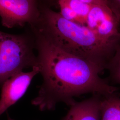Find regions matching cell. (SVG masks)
I'll return each mask as SVG.
<instances>
[{
    "instance_id": "cell-3",
    "label": "cell",
    "mask_w": 120,
    "mask_h": 120,
    "mask_svg": "<svg viewBox=\"0 0 120 120\" xmlns=\"http://www.w3.org/2000/svg\"><path fill=\"white\" fill-rule=\"evenodd\" d=\"M37 65V57L28 39L0 31V85L24 69Z\"/></svg>"
},
{
    "instance_id": "cell-4",
    "label": "cell",
    "mask_w": 120,
    "mask_h": 120,
    "mask_svg": "<svg viewBox=\"0 0 120 120\" xmlns=\"http://www.w3.org/2000/svg\"><path fill=\"white\" fill-rule=\"evenodd\" d=\"M86 26L104 40L120 41L119 22L108 5H92Z\"/></svg>"
},
{
    "instance_id": "cell-7",
    "label": "cell",
    "mask_w": 120,
    "mask_h": 120,
    "mask_svg": "<svg viewBox=\"0 0 120 120\" xmlns=\"http://www.w3.org/2000/svg\"><path fill=\"white\" fill-rule=\"evenodd\" d=\"M102 96H93L70 106L67 113L62 120H100L101 103Z\"/></svg>"
},
{
    "instance_id": "cell-14",
    "label": "cell",
    "mask_w": 120,
    "mask_h": 120,
    "mask_svg": "<svg viewBox=\"0 0 120 120\" xmlns=\"http://www.w3.org/2000/svg\"><path fill=\"white\" fill-rule=\"evenodd\" d=\"M8 120H13L12 118H11L9 115H8Z\"/></svg>"
},
{
    "instance_id": "cell-8",
    "label": "cell",
    "mask_w": 120,
    "mask_h": 120,
    "mask_svg": "<svg viewBox=\"0 0 120 120\" xmlns=\"http://www.w3.org/2000/svg\"><path fill=\"white\" fill-rule=\"evenodd\" d=\"M100 120H120V98L117 94L102 97Z\"/></svg>"
},
{
    "instance_id": "cell-2",
    "label": "cell",
    "mask_w": 120,
    "mask_h": 120,
    "mask_svg": "<svg viewBox=\"0 0 120 120\" xmlns=\"http://www.w3.org/2000/svg\"><path fill=\"white\" fill-rule=\"evenodd\" d=\"M37 33L64 51L94 63L103 71L120 42L104 40L87 26L70 22L50 10L44 13L43 26Z\"/></svg>"
},
{
    "instance_id": "cell-1",
    "label": "cell",
    "mask_w": 120,
    "mask_h": 120,
    "mask_svg": "<svg viewBox=\"0 0 120 120\" xmlns=\"http://www.w3.org/2000/svg\"><path fill=\"white\" fill-rule=\"evenodd\" d=\"M38 66L43 78L32 104L41 111L55 109L63 102L71 106L74 98L86 94L106 97L117 94L119 88L100 77L103 71L87 60L57 47L37 33Z\"/></svg>"
},
{
    "instance_id": "cell-13",
    "label": "cell",
    "mask_w": 120,
    "mask_h": 120,
    "mask_svg": "<svg viewBox=\"0 0 120 120\" xmlns=\"http://www.w3.org/2000/svg\"><path fill=\"white\" fill-rule=\"evenodd\" d=\"M82 2L87 3L88 4L94 5V4H104L108 5L107 0H79Z\"/></svg>"
},
{
    "instance_id": "cell-10",
    "label": "cell",
    "mask_w": 120,
    "mask_h": 120,
    "mask_svg": "<svg viewBox=\"0 0 120 120\" xmlns=\"http://www.w3.org/2000/svg\"><path fill=\"white\" fill-rule=\"evenodd\" d=\"M67 4L77 14L83 25L86 26V19L90 11L91 4L84 3L79 0H60Z\"/></svg>"
},
{
    "instance_id": "cell-5",
    "label": "cell",
    "mask_w": 120,
    "mask_h": 120,
    "mask_svg": "<svg viewBox=\"0 0 120 120\" xmlns=\"http://www.w3.org/2000/svg\"><path fill=\"white\" fill-rule=\"evenodd\" d=\"M28 72L17 73L2 84L0 98V116L9 108L17 103L25 94L33 79L40 73L38 66L32 67Z\"/></svg>"
},
{
    "instance_id": "cell-12",
    "label": "cell",
    "mask_w": 120,
    "mask_h": 120,
    "mask_svg": "<svg viewBox=\"0 0 120 120\" xmlns=\"http://www.w3.org/2000/svg\"><path fill=\"white\" fill-rule=\"evenodd\" d=\"M108 4L115 15L120 25V0H107Z\"/></svg>"
},
{
    "instance_id": "cell-6",
    "label": "cell",
    "mask_w": 120,
    "mask_h": 120,
    "mask_svg": "<svg viewBox=\"0 0 120 120\" xmlns=\"http://www.w3.org/2000/svg\"><path fill=\"white\" fill-rule=\"evenodd\" d=\"M33 12L30 0H0V17L5 27L23 25L30 20Z\"/></svg>"
},
{
    "instance_id": "cell-9",
    "label": "cell",
    "mask_w": 120,
    "mask_h": 120,
    "mask_svg": "<svg viewBox=\"0 0 120 120\" xmlns=\"http://www.w3.org/2000/svg\"><path fill=\"white\" fill-rule=\"evenodd\" d=\"M105 69L109 72V77L112 82L120 85V42L116 46Z\"/></svg>"
},
{
    "instance_id": "cell-11",
    "label": "cell",
    "mask_w": 120,
    "mask_h": 120,
    "mask_svg": "<svg viewBox=\"0 0 120 120\" xmlns=\"http://www.w3.org/2000/svg\"><path fill=\"white\" fill-rule=\"evenodd\" d=\"M58 3L60 5V14L64 19L78 24L83 25L82 21L77 15L69 6L64 2L58 0Z\"/></svg>"
}]
</instances>
